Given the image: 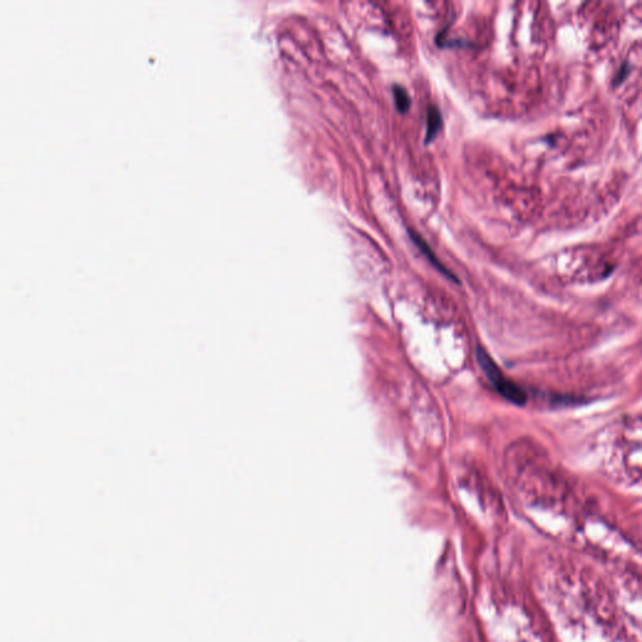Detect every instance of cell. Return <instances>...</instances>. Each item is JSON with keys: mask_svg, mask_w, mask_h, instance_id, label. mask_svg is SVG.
I'll return each instance as SVG.
<instances>
[{"mask_svg": "<svg viewBox=\"0 0 642 642\" xmlns=\"http://www.w3.org/2000/svg\"><path fill=\"white\" fill-rule=\"evenodd\" d=\"M477 361L483 373L486 374V377L491 381L495 390L498 391L505 400L517 405H523L526 403L527 395L525 391H523L519 385L505 378V375H503L499 368L497 367L492 358L489 357L482 348L477 349Z\"/></svg>", "mask_w": 642, "mask_h": 642, "instance_id": "6da1fadb", "label": "cell"}, {"mask_svg": "<svg viewBox=\"0 0 642 642\" xmlns=\"http://www.w3.org/2000/svg\"><path fill=\"white\" fill-rule=\"evenodd\" d=\"M443 124V117L438 107L431 106L428 108L427 113V136H425V144H431L437 137L438 132L441 131Z\"/></svg>", "mask_w": 642, "mask_h": 642, "instance_id": "3957f363", "label": "cell"}, {"mask_svg": "<svg viewBox=\"0 0 642 642\" xmlns=\"http://www.w3.org/2000/svg\"><path fill=\"white\" fill-rule=\"evenodd\" d=\"M409 236H411V239L413 240V242L415 245L418 246V249L421 250L422 252H423V255L425 258L429 260V262L432 263V265L434 266L435 269L438 270V272H441L443 275L447 276L448 279L453 280L455 283H458V279L455 278V275L447 268H445L444 265L441 262V260L437 258V255H435L433 249L429 246V243L425 241L423 238H422L421 235L418 234L417 231H413V230H409Z\"/></svg>", "mask_w": 642, "mask_h": 642, "instance_id": "7a4b0ae2", "label": "cell"}, {"mask_svg": "<svg viewBox=\"0 0 642 642\" xmlns=\"http://www.w3.org/2000/svg\"><path fill=\"white\" fill-rule=\"evenodd\" d=\"M393 96L395 106H397L398 111H400L401 113L407 112L412 104V98L409 96L408 91L405 90L403 86H401V84H394Z\"/></svg>", "mask_w": 642, "mask_h": 642, "instance_id": "277c9868", "label": "cell"}]
</instances>
